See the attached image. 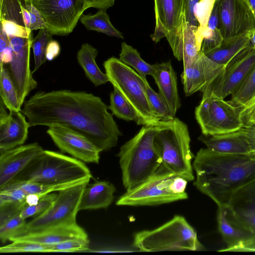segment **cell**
I'll use <instances>...</instances> for the list:
<instances>
[{"instance_id": "cell-38", "label": "cell", "mask_w": 255, "mask_h": 255, "mask_svg": "<svg viewBox=\"0 0 255 255\" xmlns=\"http://www.w3.org/2000/svg\"><path fill=\"white\" fill-rule=\"evenodd\" d=\"M49 252H51L49 245L22 240L12 241V243L0 248V253L3 254Z\"/></svg>"}, {"instance_id": "cell-45", "label": "cell", "mask_w": 255, "mask_h": 255, "mask_svg": "<svg viewBox=\"0 0 255 255\" xmlns=\"http://www.w3.org/2000/svg\"><path fill=\"white\" fill-rule=\"evenodd\" d=\"M202 40L201 50L204 54L218 47L224 38L219 28L210 30L207 28L201 35Z\"/></svg>"}, {"instance_id": "cell-48", "label": "cell", "mask_w": 255, "mask_h": 255, "mask_svg": "<svg viewBox=\"0 0 255 255\" xmlns=\"http://www.w3.org/2000/svg\"><path fill=\"white\" fill-rule=\"evenodd\" d=\"M219 252H255V238L232 247H227Z\"/></svg>"}, {"instance_id": "cell-55", "label": "cell", "mask_w": 255, "mask_h": 255, "mask_svg": "<svg viewBox=\"0 0 255 255\" xmlns=\"http://www.w3.org/2000/svg\"><path fill=\"white\" fill-rule=\"evenodd\" d=\"M249 37L252 46L255 48V29L253 30L250 33Z\"/></svg>"}, {"instance_id": "cell-35", "label": "cell", "mask_w": 255, "mask_h": 255, "mask_svg": "<svg viewBox=\"0 0 255 255\" xmlns=\"http://www.w3.org/2000/svg\"><path fill=\"white\" fill-rule=\"evenodd\" d=\"M231 96L229 101L236 106H245L255 98V65L242 84Z\"/></svg>"}, {"instance_id": "cell-44", "label": "cell", "mask_w": 255, "mask_h": 255, "mask_svg": "<svg viewBox=\"0 0 255 255\" xmlns=\"http://www.w3.org/2000/svg\"><path fill=\"white\" fill-rule=\"evenodd\" d=\"M89 245L88 238H80L49 245V247L51 252H88Z\"/></svg>"}, {"instance_id": "cell-13", "label": "cell", "mask_w": 255, "mask_h": 255, "mask_svg": "<svg viewBox=\"0 0 255 255\" xmlns=\"http://www.w3.org/2000/svg\"><path fill=\"white\" fill-rule=\"evenodd\" d=\"M52 35H67L74 30L85 11L82 0H33Z\"/></svg>"}, {"instance_id": "cell-14", "label": "cell", "mask_w": 255, "mask_h": 255, "mask_svg": "<svg viewBox=\"0 0 255 255\" xmlns=\"http://www.w3.org/2000/svg\"><path fill=\"white\" fill-rule=\"evenodd\" d=\"M9 38L12 57L8 70L21 107L26 97L37 85L30 68V51L33 38L9 36Z\"/></svg>"}, {"instance_id": "cell-6", "label": "cell", "mask_w": 255, "mask_h": 255, "mask_svg": "<svg viewBox=\"0 0 255 255\" xmlns=\"http://www.w3.org/2000/svg\"><path fill=\"white\" fill-rule=\"evenodd\" d=\"M109 81L135 110L138 125L157 126L161 121L154 113L146 94L147 80L119 59L112 57L104 63Z\"/></svg>"}, {"instance_id": "cell-33", "label": "cell", "mask_w": 255, "mask_h": 255, "mask_svg": "<svg viewBox=\"0 0 255 255\" xmlns=\"http://www.w3.org/2000/svg\"><path fill=\"white\" fill-rule=\"evenodd\" d=\"M26 222L16 213L0 218V240L4 243L14 237L22 235L25 229Z\"/></svg>"}, {"instance_id": "cell-16", "label": "cell", "mask_w": 255, "mask_h": 255, "mask_svg": "<svg viewBox=\"0 0 255 255\" xmlns=\"http://www.w3.org/2000/svg\"><path fill=\"white\" fill-rule=\"evenodd\" d=\"M46 132L61 152L84 162L99 163L101 151L83 134L62 126L48 127Z\"/></svg>"}, {"instance_id": "cell-18", "label": "cell", "mask_w": 255, "mask_h": 255, "mask_svg": "<svg viewBox=\"0 0 255 255\" xmlns=\"http://www.w3.org/2000/svg\"><path fill=\"white\" fill-rule=\"evenodd\" d=\"M43 151L37 142L0 152V189L11 182Z\"/></svg>"}, {"instance_id": "cell-3", "label": "cell", "mask_w": 255, "mask_h": 255, "mask_svg": "<svg viewBox=\"0 0 255 255\" xmlns=\"http://www.w3.org/2000/svg\"><path fill=\"white\" fill-rule=\"evenodd\" d=\"M155 133L156 126H143L121 147L118 156L123 185L127 190L146 181L161 165V155L155 141Z\"/></svg>"}, {"instance_id": "cell-47", "label": "cell", "mask_w": 255, "mask_h": 255, "mask_svg": "<svg viewBox=\"0 0 255 255\" xmlns=\"http://www.w3.org/2000/svg\"><path fill=\"white\" fill-rule=\"evenodd\" d=\"M241 118L244 127L255 124V98L243 106L241 112Z\"/></svg>"}, {"instance_id": "cell-32", "label": "cell", "mask_w": 255, "mask_h": 255, "mask_svg": "<svg viewBox=\"0 0 255 255\" xmlns=\"http://www.w3.org/2000/svg\"><path fill=\"white\" fill-rule=\"evenodd\" d=\"M89 182V180H86L55 185L32 182L22 179H14L5 186L20 187L25 191L27 194H36L42 196L53 192H58L77 184Z\"/></svg>"}, {"instance_id": "cell-29", "label": "cell", "mask_w": 255, "mask_h": 255, "mask_svg": "<svg viewBox=\"0 0 255 255\" xmlns=\"http://www.w3.org/2000/svg\"><path fill=\"white\" fill-rule=\"evenodd\" d=\"M80 20L89 30H94L110 36L124 39L122 33L111 22L106 9H99L94 14H82Z\"/></svg>"}, {"instance_id": "cell-40", "label": "cell", "mask_w": 255, "mask_h": 255, "mask_svg": "<svg viewBox=\"0 0 255 255\" xmlns=\"http://www.w3.org/2000/svg\"><path fill=\"white\" fill-rule=\"evenodd\" d=\"M215 0H200L195 8V16L199 23L196 31L198 42L202 44L201 35L207 27V23L210 14L214 5Z\"/></svg>"}, {"instance_id": "cell-52", "label": "cell", "mask_w": 255, "mask_h": 255, "mask_svg": "<svg viewBox=\"0 0 255 255\" xmlns=\"http://www.w3.org/2000/svg\"><path fill=\"white\" fill-rule=\"evenodd\" d=\"M219 13L217 3L215 1L214 5L209 18L207 28L214 30L219 28Z\"/></svg>"}, {"instance_id": "cell-20", "label": "cell", "mask_w": 255, "mask_h": 255, "mask_svg": "<svg viewBox=\"0 0 255 255\" xmlns=\"http://www.w3.org/2000/svg\"><path fill=\"white\" fill-rule=\"evenodd\" d=\"M198 139L207 148L217 152L255 156V145L243 128L221 134H203Z\"/></svg>"}, {"instance_id": "cell-11", "label": "cell", "mask_w": 255, "mask_h": 255, "mask_svg": "<svg viewBox=\"0 0 255 255\" xmlns=\"http://www.w3.org/2000/svg\"><path fill=\"white\" fill-rule=\"evenodd\" d=\"M187 0H154L155 26L150 37L155 43L166 38L178 59Z\"/></svg>"}, {"instance_id": "cell-25", "label": "cell", "mask_w": 255, "mask_h": 255, "mask_svg": "<svg viewBox=\"0 0 255 255\" xmlns=\"http://www.w3.org/2000/svg\"><path fill=\"white\" fill-rule=\"evenodd\" d=\"M116 191L114 185L106 181L87 184L80 203L79 210L106 209L113 202Z\"/></svg>"}, {"instance_id": "cell-7", "label": "cell", "mask_w": 255, "mask_h": 255, "mask_svg": "<svg viewBox=\"0 0 255 255\" xmlns=\"http://www.w3.org/2000/svg\"><path fill=\"white\" fill-rule=\"evenodd\" d=\"M188 181L171 172L161 164L154 174L136 187L127 190L118 206H153L186 199Z\"/></svg>"}, {"instance_id": "cell-10", "label": "cell", "mask_w": 255, "mask_h": 255, "mask_svg": "<svg viewBox=\"0 0 255 255\" xmlns=\"http://www.w3.org/2000/svg\"><path fill=\"white\" fill-rule=\"evenodd\" d=\"M88 183H82L58 191L49 208L27 223L25 231L20 236L76 224L81 197Z\"/></svg>"}, {"instance_id": "cell-21", "label": "cell", "mask_w": 255, "mask_h": 255, "mask_svg": "<svg viewBox=\"0 0 255 255\" xmlns=\"http://www.w3.org/2000/svg\"><path fill=\"white\" fill-rule=\"evenodd\" d=\"M217 223L219 232L227 247L255 238V235L237 218L229 205L218 207Z\"/></svg>"}, {"instance_id": "cell-22", "label": "cell", "mask_w": 255, "mask_h": 255, "mask_svg": "<svg viewBox=\"0 0 255 255\" xmlns=\"http://www.w3.org/2000/svg\"><path fill=\"white\" fill-rule=\"evenodd\" d=\"M154 65V71L151 76L158 86L159 93L175 117L181 107L176 73L170 61Z\"/></svg>"}, {"instance_id": "cell-27", "label": "cell", "mask_w": 255, "mask_h": 255, "mask_svg": "<svg viewBox=\"0 0 255 255\" xmlns=\"http://www.w3.org/2000/svg\"><path fill=\"white\" fill-rule=\"evenodd\" d=\"M98 53V51L96 48L85 43L82 45L77 54L79 65L87 77L96 87L109 82L107 74L101 71L96 63V58Z\"/></svg>"}, {"instance_id": "cell-36", "label": "cell", "mask_w": 255, "mask_h": 255, "mask_svg": "<svg viewBox=\"0 0 255 255\" xmlns=\"http://www.w3.org/2000/svg\"><path fill=\"white\" fill-rule=\"evenodd\" d=\"M51 39L52 35L47 28L39 29L37 36L33 39L31 45L34 59L33 73L37 71L40 67L45 62L47 45Z\"/></svg>"}, {"instance_id": "cell-34", "label": "cell", "mask_w": 255, "mask_h": 255, "mask_svg": "<svg viewBox=\"0 0 255 255\" xmlns=\"http://www.w3.org/2000/svg\"><path fill=\"white\" fill-rule=\"evenodd\" d=\"M108 109L111 110L113 115L119 119L127 121H137V116L135 110L115 87L110 94V104Z\"/></svg>"}, {"instance_id": "cell-9", "label": "cell", "mask_w": 255, "mask_h": 255, "mask_svg": "<svg viewBox=\"0 0 255 255\" xmlns=\"http://www.w3.org/2000/svg\"><path fill=\"white\" fill-rule=\"evenodd\" d=\"M243 108L216 96L202 98L195 116L202 134L214 135L241 129L244 127L241 118Z\"/></svg>"}, {"instance_id": "cell-54", "label": "cell", "mask_w": 255, "mask_h": 255, "mask_svg": "<svg viewBox=\"0 0 255 255\" xmlns=\"http://www.w3.org/2000/svg\"><path fill=\"white\" fill-rule=\"evenodd\" d=\"M255 145V124L242 128Z\"/></svg>"}, {"instance_id": "cell-26", "label": "cell", "mask_w": 255, "mask_h": 255, "mask_svg": "<svg viewBox=\"0 0 255 255\" xmlns=\"http://www.w3.org/2000/svg\"><path fill=\"white\" fill-rule=\"evenodd\" d=\"M249 34L224 39L218 47L205 55L216 63L226 66L238 53L251 45Z\"/></svg>"}, {"instance_id": "cell-31", "label": "cell", "mask_w": 255, "mask_h": 255, "mask_svg": "<svg viewBox=\"0 0 255 255\" xmlns=\"http://www.w3.org/2000/svg\"><path fill=\"white\" fill-rule=\"evenodd\" d=\"M0 67V99L9 111H20L21 106L17 90L11 79L9 70L4 66Z\"/></svg>"}, {"instance_id": "cell-37", "label": "cell", "mask_w": 255, "mask_h": 255, "mask_svg": "<svg viewBox=\"0 0 255 255\" xmlns=\"http://www.w3.org/2000/svg\"><path fill=\"white\" fill-rule=\"evenodd\" d=\"M145 88L148 101L156 116L161 121H167L174 119L175 117L161 95L154 91L147 81L145 82Z\"/></svg>"}, {"instance_id": "cell-42", "label": "cell", "mask_w": 255, "mask_h": 255, "mask_svg": "<svg viewBox=\"0 0 255 255\" xmlns=\"http://www.w3.org/2000/svg\"><path fill=\"white\" fill-rule=\"evenodd\" d=\"M57 194L51 193L41 196L39 202L34 205H28L25 203L20 211V216L25 220L30 217H36L41 214L51 205Z\"/></svg>"}, {"instance_id": "cell-19", "label": "cell", "mask_w": 255, "mask_h": 255, "mask_svg": "<svg viewBox=\"0 0 255 255\" xmlns=\"http://www.w3.org/2000/svg\"><path fill=\"white\" fill-rule=\"evenodd\" d=\"M0 100V152L23 145L28 137V122L20 111H10Z\"/></svg>"}, {"instance_id": "cell-53", "label": "cell", "mask_w": 255, "mask_h": 255, "mask_svg": "<svg viewBox=\"0 0 255 255\" xmlns=\"http://www.w3.org/2000/svg\"><path fill=\"white\" fill-rule=\"evenodd\" d=\"M41 197L36 194H29L27 195L25 202L28 205H34L39 202Z\"/></svg>"}, {"instance_id": "cell-30", "label": "cell", "mask_w": 255, "mask_h": 255, "mask_svg": "<svg viewBox=\"0 0 255 255\" xmlns=\"http://www.w3.org/2000/svg\"><path fill=\"white\" fill-rule=\"evenodd\" d=\"M119 57L121 61L132 67L144 80H146L147 75L152 76L154 71V65L144 61L136 49L125 42L122 43Z\"/></svg>"}, {"instance_id": "cell-56", "label": "cell", "mask_w": 255, "mask_h": 255, "mask_svg": "<svg viewBox=\"0 0 255 255\" xmlns=\"http://www.w3.org/2000/svg\"><path fill=\"white\" fill-rule=\"evenodd\" d=\"M251 6L255 16V0H246Z\"/></svg>"}, {"instance_id": "cell-15", "label": "cell", "mask_w": 255, "mask_h": 255, "mask_svg": "<svg viewBox=\"0 0 255 255\" xmlns=\"http://www.w3.org/2000/svg\"><path fill=\"white\" fill-rule=\"evenodd\" d=\"M219 29L224 39L248 34L255 29V16L246 0H215Z\"/></svg>"}, {"instance_id": "cell-50", "label": "cell", "mask_w": 255, "mask_h": 255, "mask_svg": "<svg viewBox=\"0 0 255 255\" xmlns=\"http://www.w3.org/2000/svg\"><path fill=\"white\" fill-rule=\"evenodd\" d=\"M83 3V8L86 9L94 7L98 9H107L115 4L116 0H82Z\"/></svg>"}, {"instance_id": "cell-1", "label": "cell", "mask_w": 255, "mask_h": 255, "mask_svg": "<svg viewBox=\"0 0 255 255\" xmlns=\"http://www.w3.org/2000/svg\"><path fill=\"white\" fill-rule=\"evenodd\" d=\"M91 93L69 90L38 91L25 101L22 113L29 126H62L90 140L100 151L116 146L122 135L113 114Z\"/></svg>"}, {"instance_id": "cell-5", "label": "cell", "mask_w": 255, "mask_h": 255, "mask_svg": "<svg viewBox=\"0 0 255 255\" xmlns=\"http://www.w3.org/2000/svg\"><path fill=\"white\" fill-rule=\"evenodd\" d=\"M91 177L89 169L83 161L43 150L15 179L56 185L90 181Z\"/></svg>"}, {"instance_id": "cell-39", "label": "cell", "mask_w": 255, "mask_h": 255, "mask_svg": "<svg viewBox=\"0 0 255 255\" xmlns=\"http://www.w3.org/2000/svg\"><path fill=\"white\" fill-rule=\"evenodd\" d=\"M20 0H0V20L4 19L25 27Z\"/></svg>"}, {"instance_id": "cell-43", "label": "cell", "mask_w": 255, "mask_h": 255, "mask_svg": "<svg viewBox=\"0 0 255 255\" xmlns=\"http://www.w3.org/2000/svg\"><path fill=\"white\" fill-rule=\"evenodd\" d=\"M27 195L20 187L5 186L0 189V207L21 205L25 202Z\"/></svg>"}, {"instance_id": "cell-28", "label": "cell", "mask_w": 255, "mask_h": 255, "mask_svg": "<svg viewBox=\"0 0 255 255\" xmlns=\"http://www.w3.org/2000/svg\"><path fill=\"white\" fill-rule=\"evenodd\" d=\"M198 27L188 23L184 20L181 39L179 61H183L184 67L190 65L197 58L201 50L196 37Z\"/></svg>"}, {"instance_id": "cell-57", "label": "cell", "mask_w": 255, "mask_h": 255, "mask_svg": "<svg viewBox=\"0 0 255 255\" xmlns=\"http://www.w3.org/2000/svg\"><path fill=\"white\" fill-rule=\"evenodd\" d=\"M33 0H23L24 4H30L32 3Z\"/></svg>"}, {"instance_id": "cell-12", "label": "cell", "mask_w": 255, "mask_h": 255, "mask_svg": "<svg viewBox=\"0 0 255 255\" xmlns=\"http://www.w3.org/2000/svg\"><path fill=\"white\" fill-rule=\"evenodd\" d=\"M255 65V48L250 45L235 56L215 81L202 90V98L216 96L225 99L232 95Z\"/></svg>"}, {"instance_id": "cell-41", "label": "cell", "mask_w": 255, "mask_h": 255, "mask_svg": "<svg viewBox=\"0 0 255 255\" xmlns=\"http://www.w3.org/2000/svg\"><path fill=\"white\" fill-rule=\"evenodd\" d=\"M21 11L26 27L32 31L46 28V22L39 11L32 4H22Z\"/></svg>"}, {"instance_id": "cell-49", "label": "cell", "mask_w": 255, "mask_h": 255, "mask_svg": "<svg viewBox=\"0 0 255 255\" xmlns=\"http://www.w3.org/2000/svg\"><path fill=\"white\" fill-rule=\"evenodd\" d=\"M200 0H187L185 18L190 25L198 27L199 23L196 19L195 12L196 5Z\"/></svg>"}, {"instance_id": "cell-24", "label": "cell", "mask_w": 255, "mask_h": 255, "mask_svg": "<svg viewBox=\"0 0 255 255\" xmlns=\"http://www.w3.org/2000/svg\"><path fill=\"white\" fill-rule=\"evenodd\" d=\"M88 238L84 230L77 223L60 226L39 232L26 234L12 238L10 241H27L45 245H53L66 241Z\"/></svg>"}, {"instance_id": "cell-51", "label": "cell", "mask_w": 255, "mask_h": 255, "mask_svg": "<svg viewBox=\"0 0 255 255\" xmlns=\"http://www.w3.org/2000/svg\"><path fill=\"white\" fill-rule=\"evenodd\" d=\"M60 46L58 41L51 39L48 43L46 49V60L52 61L59 55Z\"/></svg>"}, {"instance_id": "cell-2", "label": "cell", "mask_w": 255, "mask_h": 255, "mask_svg": "<svg viewBox=\"0 0 255 255\" xmlns=\"http://www.w3.org/2000/svg\"><path fill=\"white\" fill-rule=\"evenodd\" d=\"M194 185L218 205H228L234 193L255 180V156L201 148L193 162Z\"/></svg>"}, {"instance_id": "cell-23", "label": "cell", "mask_w": 255, "mask_h": 255, "mask_svg": "<svg viewBox=\"0 0 255 255\" xmlns=\"http://www.w3.org/2000/svg\"><path fill=\"white\" fill-rule=\"evenodd\" d=\"M228 205L237 218L255 235V180L237 191Z\"/></svg>"}, {"instance_id": "cell-46", "label": "cell", "mask_w": 255, "mask_h": 255, "mask_svg": "<svg viewBox=\"0 0 255 255\" xmlns=\"http://www.w3.org/2000/svg\"><path fill=\"white\" fill-rule=\"evenodd\" d=\"M0 27L8 36L33 38L32 31L24 26L13 22L1 19Z\"/></svg>"}, {"instance_id": "cell-4", "label": "cell", "mask_w": 255, "mask_h": 255, "mask_svg": "<svg viewBox=\"0 0 255 255\" xmlns=\"http://www.w3.org/2000/svg\"><path fill=\"white\" fill-rule=\"evenodd\" d=\"M190 137L187 125L174 118L161 121L156 126L155 141L162 165L171 172L188 181L194 180L190 149Z\"/></svg>"}, {"instance_id": "cell-8", "label": "cell", "mask_w": 255, "mask_h": 255, "mask_svg": "<svg viewBox=\"0 0 255 255\" xmlns=\"http://www.w3.org/2000/svg\"><path fill=\"white\" fill-rule=\"evenodd\" d=\"M133 246L146 252L204 250L196 231L183 217L179 215L154 230L135 234Z\"/></svg>"}, {"instance_id": "cell-17", "label": "cell", "mask_w": 255, "mask_h": 255, "mask_svg": "<svg viewBox=\"0 0 255 255\" xmlns=\"http://www.w3.org/2000/svg\"><path fill=\"white\" fill-rule=\"evenodd\" d=\"M225 66L216 63L208 58L201 50L189 66L184 67L181 80L186 96L201 92L220 75Z\"/></svg>"}]
</instances>
